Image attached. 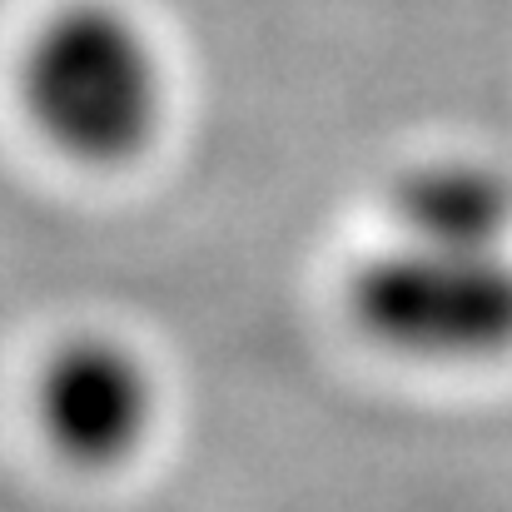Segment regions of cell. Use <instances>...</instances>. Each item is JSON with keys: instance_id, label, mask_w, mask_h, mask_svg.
I'll use <instances>...</instances> for the list:
<instances>
[{"instance_id": "3", "label": "cell", "mask_w": 512, "mask_h": 512, "mask_svg": "<svg viewBox=\"0 0 512 512\" xmlns=\"http://www.w3.org/2000/svg\"><path fill=\"white\" fill-rule=\"evenodd\" d=\"M35 413L50 448L80 468H120L155 428L160 388L150 363L110 334L55 343L35 378Z\"/></svg>"}, {"instance_id": "2", "label": "cell", "mask_w": 512, "mask_h": 512, "mask_svg": "<svg viewBox=\"0 0 512 512\" xmlns=\"http://www.w3.org/2000/svg\"><path fill=\"white\" fill-rule=\"evenodd\" d=\"M348 319L413 363H488L512 353V249L393 239L348 274Z\"/></svg>"}, {"instance_id": "1", "label": "cell", "mask_w": 512, "mask_h": 512, "mask_svg": "<svg viewBox=\"0 0 512 512\" xmlns=\"http://www.w3.org/2000/svg\"><path fill=\"white\" fill-rule=\"evenodd\" d=\"M35 130L70 160L110 170L150 150L165 125V60L115 0H70L40 20L20 60Z\"/></svg>"}, {"instance_id": "4", "label": "cell", "mask_w": 512, "mask_h": 512, "mask_svg": "<svg viewBox=\"0 0 512 512\" xmlns=\"http://www.w3.org/2000/svg\"><path fill=\"white\" fill-rule=\"evenodd\" d=\"M388 209L398 239L418 244L508 249L512 239V179L468 155H438L403 170L393 179Z\"/></svg>"}]
</instances>
